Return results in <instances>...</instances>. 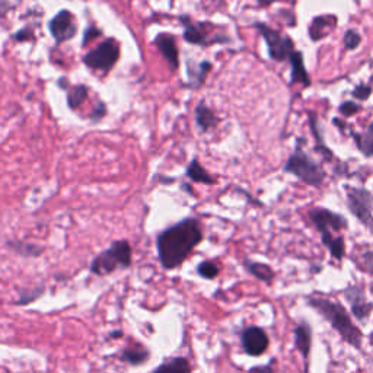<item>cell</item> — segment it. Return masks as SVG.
I'll list each match as a JSON object with an SVG mask.
<instances>
[{
    "instance_id": "4dcf8cb0",
    "label": "cell",
    "mask_w": 373,
    "mask_h": 373,
    "mask_svg": "<svg viewBox=\"0 0 373 373\" xmlns=\"http://www.w3.org/2000/svg\"><path fill=\"white\" fill-rule=\"evenodd\" d=\"M338 111H340V114L343 117H353L357 113L362 111V107L358 104H356V102H353V101H344L338 107Z\"/></svg>"
},
{
    "instance_id": "d4e9b609",
    "label": "cell",
    "mask_w": 373,
    "mask_h": 373,
    "mask_svg": "<svg viewBox=\"0 0 373 373\" xmlns=\"http://www.w3.org/2000/svg\"><path fill=\"white\" fill-rule=\"evenodd\" d=\"M154 373H191V366L185 357H172L163 362Z\"/></svg>"
},
{
    "instance_id": "603a6c76",
    "label": "cell",
    "mask_w": 373,
    "mask_h": 373,
    "mask_svg": "<svg viewBox=\"0 0 373 373\" xmlns=\"http://www.w3.org/2000/svg\"><path fill=\"white\" fill-rule=\"evenodd\" d=\"M213 64L210 62H200L197 66H190L188 64V78H190V87L191 88H200L204 80L207 78V75L210 73Z\"/></svg>"
},
{
    "instance_id": "9a60e30c",
    "label": "cell",
    "mask_w": 373,
    "mask_h": 373,
    "mask_svg": "<svg viewBox=\"0 0 373 373\" xmlns=\"http://www.w3.org/2000/svg\"><path fill=\"white\" fill-rule=\"evenodd\" d=\"M303 53L302 51H295L292 56L289 57L290 66H292V73H290V85H302L303 88L311 87V78L305 67V62H303Z\"/></svg>"
},
{
    "instance_id": "cb8c5ba5",
    "label": "cell",
    "mask_w": 373,
    "mask_h": 373,
    "mask_svg": "<svg viewBox=\"0 0 373 373\" xmlns=\"http://www.w3.org/2000/svg\"><path fill=\"white\" fill-rule=\"evenodd\" d=\"M321 241L325 245V248H328L329 254L333 255L336 260L341 261L344 258L345 242H344L343 235H337V237H334L333 233H325V235H321Z\"/></svg>"
},
{
    "instance_id": "7402d4cb",
    "label": "cell",
    "mask_w": 373,
    "mask_h": 373,
    "mask_svg": "<svg viewBox=\"0 0 373 373\" xmlns=\"http://www.w3.org/2000/svg\"><path fill=\"white\" fill-rule=\"evenodd\" d=\"M244 266L246 269V271L250 273L251 275H254L255 279L264 282L267 284H271V282L274 280V271L270 266L267 264H262V262H257V261H250V260H245L244 261Z\"/></svg>"
},
{
    "instance_id": "7c38bea8",
    "label": "cell",
    "mask_w": 373,
    "mask_h": 373,
    "mask_svg": "<svg viewBox=\"0 0 373 373\" xmlns=\"http://www.w3.org/2000/svg\"><path fill=\"white\" fill-rule=\"evenodd\" d=\"M181 22L184 26L183 37L190 44L194 46H209L212 44V41L209 39L210 35V28H213V25L209 22H194L190 19L188 17H181Z\"/></svg>"
},
{
    "instance_id": "4fadbf2b",
    "label": "cell",
    "mask_w": 373,
    "mask_h": 373,
    "mask_svg": "<svg viewBox=\"0 0 373 373\" xmlns=\"http://www.w3.org/2000/svg\"><path fill=\"white\" fill-rule=\"evenodd\" d=\"M155 46L170 64L171 71L175 72L179 67V51L174 35L170 33H159L155 38Z\"/></svg>"
},
{
    "instance_id": "277c9868",
    "label": "cell",
    "mask_w": 373,
    "mask_h": 373,
    "mask_svg": "<svg viewBox=\"0 0 373 373\" xmlns=\"http://www.w3.org/2000/svg\"><path fill=\"white\" fill-rule=\"evenodd\" d=\"M133 262V250L129 241L120 239L116 241L108 250L102 251L96 255L89 270L95 275H108L114 273L118 267L120 269H129Z\"/></svg>"
},
{
    "instance_id": "f35d334b",
    "label": "cell",
    "mask_w": 373,
    "mask_h": 373,
    "mask_svg": "<svg viewBox=\"0 0 373 373\" xmlns=\"http://www.w3.org/2000/svg\"><path fill=\"white\" fill-rule=\"evenodd\" d=\"M121 336V333H120V331H116V333L114 334H111V337H120Z\"/></svg>"
},
{
    "instance_id": "8992f818",
    "label": "cell",
    "mask_w": 373,
    "mask_h": 373,
    "mask_svg": "<svg viewBox=\"0 0 373 373\" xmlns=\"http://www.w3.org/2000/svg\"><path fill=\"white\" fill-rule=\"evenodd\" d=\"M345 196H347V207L350 213L373 233V197L370 191L363 187L347 185L345 187Z\"/></svg>"
},
{
    "instance_id": "6da1fadb",
    "label": "cell",
    "mask_w": 373,
    "mask_h": 373,
    "mask_svg": "<svg viewBox=\"0 0 373 373\" xmlns=\"http://www.w3.org/2000/svg\"><path fill=\"white\" fill-rule=\"evenodd\" d=\"M203 238V226L200 220L194 217H185L163 229L156 237V251L161 266L165 270H175L183 266Z\"/></svg>"
},
{
    "instance_id": "d6a6232c",
    "label": "cell",
    "mask_w": 373,
    "mask_h": 373,
    "mask_svg": "<svg viewBox=\"0 0 373 373\" xmlns=\"http://www.w3.org/2000/svg\"><path fill=\"white\" fill-rule=\"evenodd\" d=\"M358 270L366 271L369 274H373V253L367 251L361 255V261L357 262Z\"/></svg>"
},
{
    "instance_id": "ffe728a7",
    "label": "cell",
    "mask_w": 373,
    "mask_h": 373,
    "mask_svg": "<svg viewBox=\"0 0 373 373\" xmlns=\"http://www.w3.org/2000/svg\"><path fill=\"white\" fill-rule=\"evenodd\" d=\"M121 358L131 366H140L149 358V350L140 343H134L121 352Z\"/></svg>"
},
{
    "instance_id": "e0dca14e",
    "label": "cell",
    "mask_w": 373,
    "mask_h": 373,
    "mask_svg": "<svg viewBox=\"0 0 373 373\" xmlns=\"http://www.w3.org/2000/svg\"><path fill=\"white\" fill-rule=\"evenodd\" d=\"M309 116V127H311V133L315 137L316 145H315V152L318 154H321L327 161H333L334 159V154L333 150H331L325 143H324V133L321 130L320 126V120H318V116L313 113H308Z\"/></svg>"
},
{
    "instance_id": "ba28073f",
    "label": "cell",
    "mask_w": 373,
    "mask_h": 373,
    "mask_svg": "<svg viewBox=\"0 0 373 373\" xmlns=\"http://www.w3.org/2000/svg\"><path fill=\"white\" fill-rule=\"evenodd\" d=\"M311 222L321 235L340 233L349 228V222L343 215L336 213L325 207H313L308 212Z\"/></svg>"
},
{
    "instance_id": "d590c367",
    "label": "cell",
    "mask_w": 373,
    "mask_h": 373,
    "mask_svg": "<svg viewBox=\"0 0 373 373\" xmlns=\"http://www.w3.org/2000/svg\"><path fill=\"white\" fill-rule=\"evenodd\" d=\"M101 34H102V31L100 28H96L95 25L88 26L85 34H84V46H87V43H89V41H92L93 38H98Z\"/></svg>"
},
{
    "instance_id": "52a82bcc",
    "label": "cell",
    "mask_w": 373,
    "mask_h": 373,
    "mask_svg": "<svg viewBox=\"0 0 373 373\" xmlns=\"http://www.w3.org/2000/svg\"><path fill=\"white\" fill-rule=\"evenodd\" d=\"M120 59V44L114 38L105 39L98 47L88 51L84 56V63L92 71L108 73Z\"/></svg>"
},
{
    "instance_id": "8fae6325",
    "label": "cell",
    "mask_w": 373,
    "mask_h": 373,
    "mask_svg": "<svg viewBox=\"0 0 373 373\" xmlns=\"http://www.w3.org/2000/svg\"><path fill=\"white\" fill-rule=\"evenodd\" d=\"M344 298L350 303V311L356 320L366 322L373 311V303L367 300L365 289L357 284L349 286L344 290Z\"/></svg>"
},
{
    "instance_id": "1f68e13d",
    "label": "cell",
    "mask_w": 373,
    "mask_h": 373,
    "mask_svg": "<svg viewBox=\"0 0 373 373\" xmlns=\"http://www.w3.org/2000/svg\"><path fill=\"white\" fill-rule=\"evenodd\" d=\"M372 85L367 84H358L353 91H352V96L358 101H367L372 96Z\"/></svg>"
},
{
    "instance_id": "44dd1931",
    "label": "cell",
    "mask_w": 373,
    "mask_h": 373,
    "mask_svg": "<svg viewBox=\"0 0 373 373\" xmlns=\"http://www.w3.org/2000/svg\"><path fill=\"white\" fill-rule=\"evenodd\" d=\"M185 175H187V178L191 179L192 183L204 184V185L216 184V179L201 167L197 158H194L190 162V165L187 167V171H185Z\"/></svg>"
},
{
    "instance_id": "d6986e66",
    "label": "cell",
    "mask_w": 373,
    "mask_h": 373,
    "mask_svg": "<svg viewBox=\"0 0 373 373\" xmlns=\"http://www.w3.org/2000/svg\"><path fill=\"white\" fill-rule=\"evenodd\" d=\"M194 117H196V122L197 126L200 127L201 131L207 133L213 129L217 127L219 124V118L216 117V114L212 111V109L206 105L204 101H200L199 105L194 109Z\"/></svg>"
},
{
    "instance_id": "ac0fdd59",
    "label": "cell",
    "mask_w": 373,
    "mask_h": 373,
    "mask_svg": "<svg viewBox=\"0 0 373 373\" xmlns=\"http://www.w3.org/2000/svg\"><path fill=\"white\" fill-rule=\"evenodd\" d=\"M354 145L365 158H373V121L363 131H350Z\"/></svg>"
},
{
    "instance_id": "f1b7e54d",
    "label": "cell",
    "mask_w": 373,
    "mask_h": 373,
    "mask_svg": "<svg viewBox=\"0 0 373 373\" xmlns=\"http://www.w3.org/2000/svg\"><path fill=\"white\" fill-rule=\"evenodd\" d=\"M43 293H44V286H39L35 289H24L21 290V298L17 302V305H21V307L28 305V303L35 302Z\"/></svg>"
},
{
    "instance_id": "5b68a950",
    "label": "cell",
    "mask_w": 373,
    "mask_h": 373,
    "mask_svg": "<svg viewBox=\"0 0 373 373\" xmlns=\"http://www.w3.org/2000/svg\"><path fill=\"white\" fill-rule=\"evenodd\" d=\"M254 26L258 30L261 37L264 38L267 48H269V56L271 60L286 62L296 51L295 41L289 35L275 31L271 28V26L262 22H255Z\"/></svg>"
},
{
    "instance_id": "2e32d148",
    "label": "cell",
    "mask_w": 373,
    "mask_h": 373,
    "mask_svg": "<svg viewBox=\"0 0 373 373\" xmlns=\"http://www.w3.org/2000/svg\"><path fill=\"white\" fill-rule=\"evenodd\" d=\"M337 26V17L334 15H321L311 21L309 25V38L312 41H321L327 38Z\"/></svg>"
},
{
    "instance_id": "3957f363",
    "label": "cell",
    "mask_w": 373,
    "mask_h": 373,
    "mask_svg": "<svg viewBox=\"0 0 373 373\" xmlns=\"http://www.w3.org/2000/svg\"><path fill=\"white\" fill-rule=\"evenodd\" d=\"M305 139H298L293 154L286 161L283 171L296 176L299 181L309 187H321L325 181V171L312 156H309L305 149Z\"/></svg>"
},
{
    "instance_id": "f546056e",
    "label": "cell",
    "mask_w": 373,
    "mask_h": 373,
    "mask_svg": "<svg viewBox=\"0 0 373 373\" xmlns=\"http://www.w3.org/2000/svg\"><path fill=\"white\" fill-rule=\"evenodd\" d=\"M343 43H344V47L350 51L357 50L358 46H361V43H362V35L356 30H347L344 33Z\"/></svg>"
},
{
    "instance_id": "4316f807",
    "label": "cell",
    "mask_w": 373,
    "mask_h": 373,
    "mask_svg": "<svg viewBox=\"0 0 373 373\" xmlns=\"http://www.w3.org/2000/svg\"><path fill=\"white\" fill-rule=\"evenodd\" d=\"M89 89L85 85H76L67 89V107L71 109H78L88 100Z\"/></svg>"
},
{
    "instance_id": "5bb4252c",
    "label": "cell",
    "mask_w": 373,
    "mask_h": 373,
    "mask_svg": "<svg viewBox=\"0 0 373 373\" xmlns=\"http://www.w3.org/2000/svg\"><path fill=\"white\" fill-rule=\"evenodd\" d=\"M312 338H313L312 327L307 321H302L295 327L293 329L295 349L300 353L303 358H305L307 369H308V361H309V354L312 349Z\"/></svg>"
},
{
    "instance_id": "30bf717a",
    "label": "cell",
    "mask_w": 373,
    "mask_h": 373,
    "mask_svg": "<svg viewBox=\"0 0 373 373\" xmlns=\"http://www.w3.org/2000/svg\"><path fill=\"white\" fill-rule=\"evenodd\" d=\"M241 344L244 352L251 356L258 357L264 354L270 345V338L267 333L261 327H246L241 333Z\"/></svg>"
},
{
    "instance_id": "836d02e7",
    "label": "cell",
    "mask_w": 373,
    "mask_h": 373,
    "mask_svg": "<svg viewBox=\"0 0 373 373\" xmlns=\"http://www.w3.org/2000/svg\"><path fill=\"white\" fill-rule=\"evenodd\" d=\"M105 116H107V105H105L102 101H100V104H98V105H95V108L92 109V113H91V120H92V121H100V120H102Z\"/></svg>"
},
{
    "instance_id": "484cf974",
    "label": "cell",
    "mask_w": 373,
    "mask_h": 373,
    "mask_svg": "<svg viewBox=\"0 0 373 373\" xmlns=\"http://www.w3.org/2000/svg\"><path fill=\"white\" fill-rule=\"evenodd\" d=\"M8 246L13 253H17L22 257H31L37 258L41 254H43V246H39L37 244H28V242H22V241H9Z\"/></svg>"
},
{
    "instance_id": "7a4b0ae2",
    "label": "cell",
    "mask_w": 373,
    "mask_h": 373,
    "mask_svg": "<svg viewBox=\"0 0 373 373\" xmlns=\"http://www.w3.org/2000/svg\"><path fill=\"white\" fill-rule=\"evenodd\" d=\"M307 303L312 309L320 313L331 327H333V329L336 333H338L343 341H345L357 350L362 349L363 333L361 331V328L353 322L350 313L340 302L331 300L322 296H309L307 299Z\"/></svg>"
},
{
    "instance_id": "ab89813d",
    "label": "cell",
    "mask_w": 373,
    "mask_h": 373,
    "mask_svg": "<svg viewBox=\"0 0 373 373\" xmlns=\"http://www.w3.org/2000/svg\"><path fill=\"white\" fill-rule=\"evenodd\" d=\"M370 82H372V87H373V76L370 78Z\"/></svg>"
},
{
    "instance_id": "74e56055",
    "label": "cell",
    "mask_w": 373,
    "mask_h": 373,
    "mask_svg": "<svg viewBox=\"0 0 373 373\" xmlns=\"http://www.w3.org/2000/svg\"><path fill=\"white\" fill-rule=\"evenodd\" d=\"M12 8H15V5H13V3H8V2H0V18L6 17V13H8Z\"/></svg>"
},
{
    "instance_id": "8d00e7d4",
    "label": "cell",
    "mask_w": 373,
    "mask_h": 373,
    "mask_svg": "<svg viewBox=\"0 0 373 373\" xmlns=\"http://www.w3.org/2000/svg\"><path fill=\"white\" fill-rule=\"evenodd\" d=\"M248 373H274V370L270 365H261V366L251 367Z\"/></svg>"
},
{
    "instance_id": "e575fe53",
    "label": "cell",
    "mask_w": 373,
    "mask_h": 373,
    "mask_svg": "<svg viewBox=\"0 0 373 373\" xmlns=\"http://www.w3.org/2000/svg\"><path fill=\"white\" fill-rule=\"evenodd\" d=\"M13 38L19 41V43H24V41H30L34 38V31L31 28H28V26H25V28H22L21 31L13 34Z\"/></svg>"
},
{
    "instance_id": "9c48e42d",
    "label": "cell",
    "mask_w": 373,
    "mask_h": 373,
    "mask_svg": "<svg viewBox=\"0 0 373 373\" xmlns=\"http://www.w3.org/2000/svg\"><path fill=\"white\" fill-rule=\"evenodd\" d=\"M48 30L57 44L72 39L78 33V25L75 22L73 13L69 9H62L57 15L53 17L48 22Z\"/></svg>"
},
{
    "instance_id": "83f0119b",
    "label": "cell",
    "mask_w": 373,
    "mask_h": 373,
    "mask_svg": "<svg viewBox=\"0 0 373 373\" xmlns=\"http://www.w3.org/2000/svg\"><path fill=\"white\" fill-rule=\"evenodd\" d=\"M219 271L220 270H219L217 264L213 261H203V262H200L199 267H197V273H199L200 278L207 279V280L216 279L219 275Z\"/></svg>"
}]
</instances>
